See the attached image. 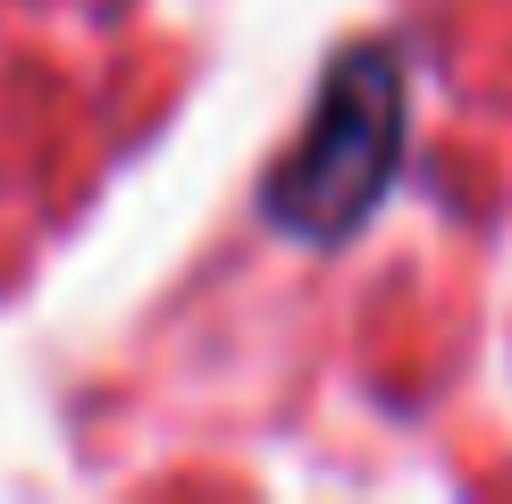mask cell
I'll return each mask as SVG.
<instances>
[{
	"mask_svg": "<svg viewBox=\"0 0 512 504\" xmlns=\"http://www.w3.org/2000/svg\"><path fill=\"white\" fill-rule=\"evenodd\" d=\"M403 168V59L387 42H353L328 76H319V110L286 168L269 177L261 210L303 244H336L387 202Z\"/></svg>",
	"mask_w": 512,
	"mask_h": 504,
	"instance_id": "obj_1",
	"label": "cell"
}]
</instances>
